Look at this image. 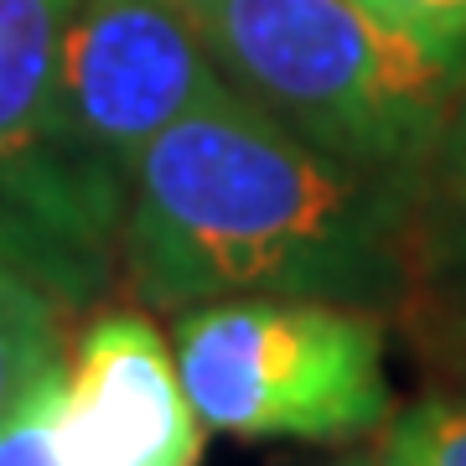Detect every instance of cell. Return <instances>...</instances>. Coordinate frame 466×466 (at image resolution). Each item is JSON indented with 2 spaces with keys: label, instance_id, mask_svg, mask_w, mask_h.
Wrapping results in <instances>:
<instances>
[{
  "label": "cell",
  "instance_id": "5b68a950",
  "mask_svg": "<svg viewBox=\"0 0 466 466\" xmlns=\"http://www.w3.org/2000/svg\"><path fill=\"white\" fill-rule=\"evenodd\" d=\"M57 435L73 466H198L202 420L177 352L135 311L88 321L63 363Z\"/></svg>",
  "mask_w": 466,
  "mask_h": 466
},
{
  "label": "cell",
  "instance_id": "8fae6325",
  "mask_svg": "<svg viewBox=\"0 0 466 466\" xmlns=\"http://www.w3.org/2000/svg\"><path fill=\"white\" fill-rule=\"evenodd\" d=\"M358 5L425 47L466 57V0H358Z\"/></svg>",
  "mask_w": 466,
  "mask_h": 466
},
{
  "label": "cell",
  "instance_id": "30bf717a",
  "mask_svg": "<svg viewBox=\"0 0 466 466\" xmlns=\"http://www.w3.org/2000/svg\"><path fill=\"white\" fill-rule=\"evenodd\" d=\"M57 394H63V373L42 383L0 425V466H73L63 451V435H57Z\"/></svg>",
  "mask_w": 466,
  "mask_h": 466
},
{
  "label": "cell",
  "instance_id": "3957f363",
  "mask_svg": "<svg viewBox=\"0 0 466 466\" xmlns=\"http://www.w3.org/2000/svg\"><path fill=\"white\" fill-rule=\"evenodd\" d=\"M218 88L182 0H78L42 135V187L63 244L99 290L115 275L140 156Z\"/></svg>",
  "mask_w": 466,
  "mask_h": 466
},
{
  "label": "cell",
  "instance_id": "ba28073f",
  "mask_svg": "<svg viewBox=\"0 0 466 466\" xmlns=\"http://www.w3.org/2000/svg\"><path fill=\"white\" fill-rule=\"evenodd\" d=\"M63 296L32 275L0 265V425L32 400L42 383L63 373V327H67Z\"/></svg>",
  "mask_w": 466,
  "mask_h": 466
},
{
  "label": "cell",
  "instance_id": "52a82bcc",
  "mask_svg": "<svg viewBox=\"0 0 466 466\" xmlns=\"http://www.w3.org/2000/svg\"><path fill=\"white\" fill-rule=\"evenodd\" d=\"M415 280L431 296L466 290V84L425 161V192L415 218Z\"/></svg>",
  "mask_w": 466,
  "mask_h": 466
},
{
  "label": "cell",
  "instance_id": "7c38bea8",
  "mask_svg": "<svg viewBox=\"0 0 466 466\" xmlns=\"http://www.w3.org/2000/svg\"><path fill=\"white\" fill-rule=\"evenodd\" d=\"M435 321H431V342L441 352V363L451 368V379L466 389V290L456 296H431Z\"/></svg>",
  "mask_w": 466,
  "mask_h": 466
},
{
  "label": "cell",
  "instance_id": "4fadbf2b",
  "mask_svg": "<svg viewBox=\"0 0 466 466\" xmlns=\"http://www.w3.org/2000/svg\"><path fill=\"white\" fill-rule=\"evenodd\" d=\"M368 466H379V461H368Z\"/></svg>",
  "mask_w": 466,
  "mask_h": 466
},
{
  "label": "cell",
  "instance_id": "277c9868",
  "mask_svg": "<svg viewBox=\"0 0 466 466\" xmlns=\"http://www.w3.org/2000/svg\"><path fill=\"white\" fill-rule=\"evenodd\" d=\"M177 373L202 431L352 441L394 415L379 311L332 300H202L177 311Z\"/></svg>",
  "mask_w": 466,
  "mask_h": 466
},
{
  "label": "cell",
  "instance_id": "7a4b0ae2",
  "mask_svg": "<svg viewBox=\"0 0 466 466\" xmlns=\"http://www.w3.org/2000/svg\"><path fill=\"white\" fill-rule=\"evenodd\" d=\"M218 78L300 140L379 167H425L466 84L358 0H182Z\"/></svg>",
  "mask_w": 466,
  "mask_h": 466
},
{
  "label": "cell",
  "instance_id": "8992f818",
  "mask_svg": "<svg viewBox=\"0 0 466 466\" xmlns=\"http://www.w3.org/2000/svg\"><path fill=\"white\" fill-rule=\"evenodd\" d=\"M73 11L78 0H0V265L32 275L78 311L99 285L63 244L42 187V135Z\"/></svg>",
  "mask_w": 466,
  "mask_h": 466
},
{
  "label": "cell",
  "instance_id": "6da1fadb",
  "mask_svg": "<svg viewBox=\"0 0 466 466\" xmlns=\"http://www.w3.org/2000/svg\"><path fill=\"white\" fill-rule=\"evenodd\" d=\"M425 167L348 161L228 84L150 140L130 182L119 265L135 300H332L394 311L415 290Z\"/></svg>",
  "mask_w": 466,
  "mask_h": 466
},
{
  "label": "cell",
  "instance_id": "9c48e42d",
  "mask_svg": "<svg viewBox=\"0 0 466 466\" xmlns=\"http://www.w3.org/2000/svg\"><path fill=\"white\" fill-rule=\"evenodd\" d=\"M379 466H466V394L420 400L383 420Z\"/></svg>",
  "mask_w": 466,
  "mask_h": 466
}]
</instances>
